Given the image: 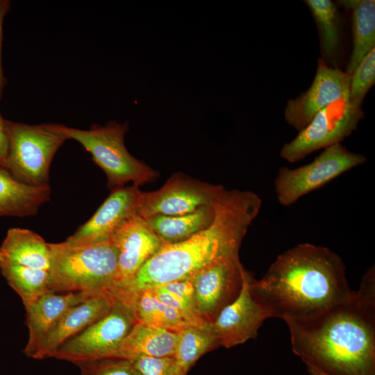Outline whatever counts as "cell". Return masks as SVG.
Returning a JSON list of instances; mask_svg holds the SVG:
<instances>
[{"label":"cell","instance_id":"4","mask_svg":"<svg viewBox=\"0 0 375 375\" xmlns=\"http://www.w3.org/2000/svg\"><path fill=\"white\" fill-rule=\"evenodd\" d=\"M49 292L112 294L117 281V249L111 240L81 245L64 241L49 243Z\"/></svg>","mask_w":375,"mask_h":375},{"label":"cell","instance_id":"12","mask_svg":"<svg viewBox=\"0 0 375 375\" xmlns=\"http://www.w3.org/2000/svg\"><path fill=\"white\" fill-rule=\"evenodd\" d=\"M349 75L319 58L310 88L288 101L285 119L299 132L320 110L341 99L349 98Z\"/></svg>","mask_w":375,"mask_h":375},{"label":"cell","instance_id":"15","mask_svg":"<svg viewBox=\"0 0 375 375\" xmlns=\"http://www.w3.org/2000/svg\"><path fill=\"white\" fill-rule=\"evenodd\" d=\"M110 240L117 249V276L112 294L131 281L164 243L138 215L127 221Z\"/></svg>","mask_w":375,"mask_h":375},{"label":"cell","instance_id":"1","mask_svg":"<svg viewBox=\"0 0 375 375\" xmlns=\"http://www.w3.org/2000/svg\"><path fill=\"white\" fill-rule=\"evenodd\" d=\"M293 353L331 375H375V268L347 300L313 317L285 321Z\"/></svg>","mask_w":375,"mask_h":375},{"label":"cell","instance_id":"8","mask_svg":"<svg viewBox=\"0 0 375 375\" xmlns=\"http://www.w3.org/2000/svg\"><path fill=\"white\" fill-rule=\"evenodd\" d=\"M364 117L362 108L351 104L349 98L341 99L320 110L292 140L285 143L280 156L295 162L314 151L340 144Z\"/></svg>","mask_w":375,"mask_h":375},{"label":"cell","instance_id":"5","mask_svg":"<svg viewBox=\"0 0 375 375\" xmlns=\"http://www.w3.org/2000/svg\"><path fill=\"white\" fill-rule=\"evenodd\" d=\"M56 126L67 140L78 142L90 153L93 161L105 172L108 187L112 190L129 182L139 187L156 176L155 171L128 151L124 144L127 123L112 121L104 126L92 125L88 130L58 124Z\"/></svg>","mask_w":375,"mask_h":375},{"label":"cell","instance_id":"23","mask_svg":"<svg viewBox=\"0 0 375 375\" xmlns=\"http://www.w3.org/2000/svg\"><path fill=\"white\" fill-rule=\"evenodd\" d=\"M318 30L322 57L325 62L336 67L341 50L342 24L339 9L331 0H306Z\"/></svg>","mask_w":375,"mask_h":375},{"label":"cell","instance_id":"9","mask_svg":"<svg viewBox=\"0 0 375 375\" xmlns=\"http://www.w3.org/2000/svg\"><path fill=\"white\" fill-rule=\"evenodd\" d=\"M136 323L133 310L117 301L108 314L62 343L51 357L74 364L115 358L120 344Z\"/></svg>","mask_w":375,"mask_h":375},{"label":"cell","instance_id":"31","mask_svg":"<svg viewBox=\"0 0 375 375\" xmlns=\"http://www.w3.org/2000/svg\"><path fill=\"white\" fill-rule=\"evenodd\" d=\"M310 375H331L312 367H306Z\"/></svg>","mask_w":375,"mask_h":375},{"label":"cell","instance_id":"29","mask_svg":"<svg viewBox=\"0 0 375 375\" xmlns=\"http://www.w3.org/2000/svg\"><path fill=\"white\" fill-rule=\"evenodd\" d=\"M10 8L9 0H0V99L2 97L3 90L6 84V78L4 77L1 63V47L3 40V22L5 16Z\"/></svg>","mask_w":375,"mask_h":375},{"label":"cell","instance_id":"27","mask_svg":"<svg viewBox=\"0 0 375 375\" xmlns=\"http://www.w3.org/2000/svg\"><path fill=\"white\" fill-rule=\"evenodd\" d=\"M81 375H141L129 359L107 358L74 363Z\"/></svg>","mask_w":375,"mask_h":375},{"label":"cell","instance_id":"7","mask_svg":"<svg viewBox=\"0 0 375 375\" xmlns=\"http://www.w3.org/2000/svg\"><path fill=\"white\" fill-rule=\"evenodd\" d=\"M366 161L365 156L337 144L324 149L306 165L294 169L282 167L274 180L277 201L283 206H290L304 195Z\"/></svg>","mask_w":375,"mask_h":375},{"label":"cell","instance_id":"30","mask_svg":"<svg viewBox=\"0 0 375 375\" xmlns=\"http://www.w3.org/2000/svg\"><path fill=\"white\" fill-rule=\"evenodd\" d=\"M8 135L6 126V119L0 113V167L5 161L8 151Z\"/></svg>","mask_w":375,"mask_h":375},{"label":"cell","instance_id":"26","mask_svg":"<svg viewBox=\"0 0 375 375\" xmlns=\"http://www.w3.org/2000/svg\"><path fill=\"white\" fill-rule=\"evenodd\" d=\"M375 83V48L356 65L349 75V100L351 104L362 108V101Z\"/></svg>","mask_w":375,"mask_h":375},{"label":"cell","instance_id":"6","mask_svg":"<svg viewBox=\"0 0 375 375\" xmlns=\"http://www.w3.org/2000/svg\"><path fill=\"white\" fill-rule=\"evenodd\" d=\"M6 126L8 151L1 167L24 184L49 185L53 158L67 139L56 124L31 125L6 120Z\"/></svg>","mask_w":375,"mask_h":375},{"label":"cell","instance_id":"20","mask_svg":"<svg viewBox=\"0 0 375 375\" xmlns=\"http://www.w3.org/2000/svg\"><path fill=\"white\" fill-rule=\"evenodd\" d=\"M177 340L178 333L137 322L120 344L115 358L171 357Z\"/></svg>","mask_w":375,"mask_h":375},{"label":"cell","instance_id":"11","mask_svg":"<svg viewBox=\"0 0 375 375\" xmlns=\"http://www.w3.org/2000/svg\"><path fill=\"white\" fill-rule=\"evenodd\" d=\"M246 271L239 257H232L211 263L193 277L196 308L205 322L212 323L237 298Z\"/></svg>","mask_w":375,"mask_h":375},{"label":"cell","instance_id":"21","mask_svg":"<svg viewBox=\"0 0 375 375\" xmlns=\"http://www.w3.org/2000/svg\"><path fill=\"white\" fill-rule=\"evenodd\" d=\"M338 4L351 15L353 46L345 71L350 75L362 58L375 48V1L340 0Z\"/></svg>","mask_w":375,"mask_h":375},{"label":"cell","instance_id":"28","mask_svg":"<svg viewBox=\"0 0 375 375\" xmlns=\"http://www.w3.org/2000/svg\"><path fill=\"white\" fill-rule=\"evenodd\" d=\"M129 360L141 375H184L173 356H139Z\"/></svg>","mask_w":375,"mask_h":375},{"label":"cell","instance_id":"17","mask_svg":"<svg viewBox=\"0 0 375 375\" xmlns=\"http://www.w3.org/2000/svg\"><path fill=\"white\" fill-rule=\"evenodd\" d=\"M94 294H97L85 292L57 294L48 292L25 308L28 340L24 349V353L33 358L43 340L62 315L71 307Z\"/></svg>","mask_w":375,"mask_h":375},{"label":"cell","instance_id":"19","mask_svg":"<svg viewBox=\"0 0 375 375\" xmlns=\"http://www.w3.org/2000/svg\"><path fill=\"white\" fill-rule=\"evenodd\" d=\"M51 193L49 185L24 184L0 167V217L35 215L40 206L49 201Z\"/></svg>","mask_w":375,"mask_h":375},{"label":"cell","instance_id":"10","mask_svg":"<svg viewBox=\"0 0 375 375\" xmlns=\"http://www.w3.org/2000/svg\"><path fill=\"white\" fill-rule=\"evenodd\" d=\"M224 189L183 174L170 177L158 190L142 192L138 215L143 219L154 215H183L211 206Z\"/></svg>","mask_w":375,"mask_h":375},{"label":"cell","instance_id":"18","mask_svg":"<svg viewBox=\"0 0 375 375\" xmlns=\"http://www.w3.org/2000/svg\"><path fill=\"white\" fill-rule=\"evenodd\" d=\"M0 265H19L49 272L51 266L49 243L33 231L11 228L0 247Z\"/></svg>","mask_w":375,"mask_h":375},{"label":"cell","instance_id":"14","mask_svg":"<svg viewBox=\"0 0 375 375\" xmlns=\"http://www.w3.org/2000/svg\"><path fill=\"white\" fill-rule=\"evenodd\" d=\"M251 276L249 272H245L240 294L212 322L219 346L231 348L256 338L265 320L269 318L267 311L251 293Z\"/></svg>","mask_w":375,"mask_h":375},{"label":"cell","instance_id":"13","mask_svg":"<svg viewBox=\"0 0 375 375\" xmlns=\"http://www.w3.org/2000/svg\"><path fill=\"white\" fill-rule=\"evenodd\" d=\"M141 193L135 185L112 190L94 215L65 242L81 245L110 240L127 221L138 215Z\"/></svg>","mask_w":375,"mask_h":375},{"label":"cell","instance_id":"2","mask_svg":"<svg viewBox=\"0 0 375 375\" xmlns=\"http://www.w3.org/2000/svg\"><path fill=\"white\" fill-rule=\"evenodd\" d=\"M253 297L269 317H313L353 294L342 258L330 249L305 242L278 255L259 280L251 276Z\"/></svg>","mask_w":375,"mask_h":375},{"label":"cell","instance_id":"24","mask_svg":"<svg viewBox=\"0 0 375 375\" xmlns=\"http://www.w3.org/2000/svg\"><path fill=\"white\" fill-rule=\"evenodd\" d=\"M219 347L212 323L191 326L178 333L173 357L184 375L205 353Z\"/></svg>","mask_w":375,"mask_h":375},{"label":"cell","instance_id":"22","mask_svg":"<svg viewBox=\"0 0 375 375\" xmlns=\"http://www.w3.org/2000/svg\"><path fill=\"white\" fill-rule=\"evenodd\" d=\"M215 216L214 204L192 213L176 215H154L144 219L164 244L185 240L208 227Z\"/></svg>","mask_w":375,"mask_h":375},{"label":"cell","instance_id":"3","mask_svg":"<svg viewBox=\"0 0 375 375\" xmlns=\"http://www.w3.org/2000/svg\"><path fill=\"white\" fill-rule=\"evenodd\" d=\"M261 205L253 192L224 188L214 203L215 216L208 227L185 240L164 244L115 296L191 278L218 260L239 257L242 240Z\"/></svg>","mask_w":375,"mask_h":375},{"label":"cell","instance_id":"25","mask_svg":"<svg viewBox=\"0 0 375 375\" xmlns=\"http://www.w3.org/2000/svg\"><path fill=\"white\" fill-rule=\"evenodd\" d=\"M0 271L8 285L22 299L24 308L49 292V271L11 265H0Z\"/></svg>","mask_w":375,"mask_h":375},{"label":"cell","instance_id":"16","mask_svg":"<svg viewBox=\"0 0 375 375\" xmlns=\"http://www.w3.org/2000/svg\"><path fill=\"white\" fill-rule=\"evenodd\" d=\"M116 301L110 292H101L71 307L43 340L33 358L51 357L62 343L108 314Z\"/></svg>","mask_w":375,"mask_h":375}]
</instances>
